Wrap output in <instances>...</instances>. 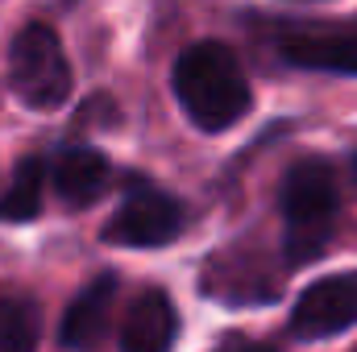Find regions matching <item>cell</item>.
<instances>
[{"label": "cell", "instance_id": "cell-1", "mask_svg": "<svg viewBox=\"0 0 357 352\" xmlns=\"http://www.w3.org/2000/svg\"><path fill=\"white\" fill-rule=\"evenodd\" d=\"M175 95L183 104V112H187V120L204 133L233 129L254 104L250 79H245L237 54L220 42H195L178 54Z\"/></svg>", "mask_w": 357, "mask_h": 352}, {"label": "cell", "instance_id": "cell-2", "mask_svg": "<svg viewBox=\"0 0 357 352\" xmlns=\"http://www.w3.org/2000/svg\"><path fill=\"white\" fill-rule=\"evenodd\" d=\"M337 175L324 158H299L282 178V220H287V262H316L333 237Z\"/></svg>", "mask_w": 357, "mask_h": 352}, {"label": "cell", "instance_id": "cell-3", "mask_svg": "<svg viewBox=\"0 0 357 352\" xmlns=\"http://www.w3.org/2000/svg\"><path fill=\"white\" fill-rule=\"evenodd\" d=\"M8 83L21 104L50 112L71 95V63L50 25H25L8 46Z\"/></svg>", "mask_w": 357, "mask_h": 352}, {"label": "cell", "instance_id": "cell-4", "mask_svg": "<svg viewBox=\"0 0 357 352\" xmlns=\"http://www.w3.org/2000/svg\"><path fill=\"white\" fill-rule=\"evenodd\" d=\"M274 50L282 63L303 71H337L357 75V21L316 25V21H291L274 29Z\"/></svg>", "mask_w": 357, "mask_h": 352}, {"label": "cell", "instance_id": "cell-5", "mask_svg": "<svg viewBox=\"0 0 357 352\" xmlns=\"http://www.w3.org/2000/svg\"><path fill=\"white\" fill-rule=\"evenodd\" d=\"M183 232V207L162 191H133L104 224V241L121 249H158Z\"/></svg>", "mask_w": 357, "mask_h": 352}, {"label": "cell", "instance_id": "cell-6", "mask_svg": "<svg viewBox=\"0 0 357 352\" xmlns=\"http://www.w3.org/2000/svg\"><path fill=\"white\" fill-rule=\"evenodd\" d=\"M357 323V269L312 282L291 311V332L299 340H324Z\"/></svg>", "mask_w": 357, "mask_h": 352}, {"label": "cell", "instance_id": "cell-7", "mask_svg": "<svg viewBox=\"0 0 357 352\" xmlns=\"http://www.w3.org/2000/svg\"><path fill=\"white\" fill-rule=\"evenodd\" d=\"M204 290L216 303H274L282 290L278 269L258 249H229L204 269Z\"/></svg>", "mask_w": 357, "mask_h": 352}, {"label": "cell", "instance_id": "cell-8", "mask_svg": "<svg viewBox=\"0 0 357 352\" xmlns=\"http://www.w3.org/2000/svg\"><path fill=\"white\" fill-rule=\"evenodd\" d=\"M112 298H116V273H100L96 282H88V286L79 290V298L67 307L63 328H59L63 349L91 352L104 340L108 319H112Z\"/></svg>", "mask_w": 357, "mask_h": 352}, {"label": "cell", "instance_id": "cell-9", "mask_svg": "<svg viewBox=\"0 0 357 352\" xmlns=\"http://www.w3.org/2000/svg\"><path fill=\"white\" fill-rule=\"evenodd\" d=\"M178 332L175 303L167 290H142L125 315L121 328V352H171Z\"/></svg>", "mask_w": 357, "mask_h": 352}, {"label": "cell", "instance_id": "cell-10", "mask_svg": "<svg viewBox=\"0 0 357 352\" xmlns=\"http://www.w3.org/2000/svg\"><path fill=\"white\" fill-rule=\"evenodd\" d=\"M108 158L100 150H88V145H75V150H63L54 158V191L67 207H88L104 195L108 186Z\"/></svg>", "mask_w": 357, "mask_h": 352}, {"label": "cell", "instance_id": "cell-11", "mask_svg": "<svg viewBox=\"0 0 357 352\" xmlns=\"http://www.w3.org/2000/svg\"><path fill=\"white\" fill-rule=\"evenodd\" d=\"M38 340H42L38 303L17 286H0V352H38Z\"/></svg>", "mask_w": 357, "mask_h": 352}, {"label": "cell", "instance_id": "cell-12", "mask_svg": "<svg viewBox=\"0 0 357 352\" xmlns=\"http://www.w3.org/2000/svg\"><path fill=\"white\" fill-rule=\"evenodd\" d=\"M42 191H46V166L38 158H25L8 182V191L0 195V220H8V224L33 220L42 211Z\"/></svg>", "mask_w": 357, "mask_h": 352}, {"label": "cell", "instance_id": "cell-13", "mask_svg": "<svg viewBox=\"0 0 357 352\" xmlns=\"http://www.w3.org/2000/svg\"><path fill=\"white\" fill-rule=\"evenodd\" d=\"M216 352H274V349H266V344H245V340H237V344H225V349H216Z\"/></svg>", "mask_w": 357, "mask_h": 352}]
</instances>
